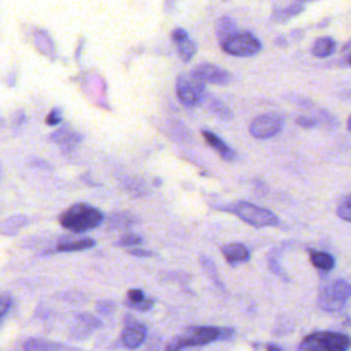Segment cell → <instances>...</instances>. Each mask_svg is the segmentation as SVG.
Instances as JSON below:
<instances>
[{"label":"cell","mask_w":351,"mask_h":351,"mask_svg":"<svg viewBox=\"0 0 351 351\" xmlns=\"http://www.w3.org/2000/svg\"><path fill=\"white\" fill-rule=\"evenodd\" d=\"M103 218L104 215L99 208L88 203H75L60 214L59 223L74 233H84L97 228Z\"/></svg>","instance_id":"cell-1"},{"label":"cell","mask_w":351,"mask_h":351,"mask_svg":"<svg viewBox=\"0 0 351 351\" xmlns=\"http://www.w3.org/2000/svg\"><path fill=\"white\" fill-rule=\"evenodd\" d=\"M230 329H221L214 326H193L185 330L182 335L174 337L166 344V351H181L188 347H196L213 343L219 339L232 336Z\"/></svg>","instance_id":"cell-2"},{"label":"cell","mask_w":351,"mask_h":351,"mask_svg":"<svg viewBox=\"0 0 351 351\" xmlns=\"http://www.w3.org/2000/svg\"><path fill=\"white\" fill-rule=\"evenodd\" d=\"M223 210L234 214L236 217H239L241 221H244L245 223L254 226V228H263V226H277L280 223L278 217L265 208V207H259L256 204H252L250 202H236L232 203L229 206H226Z\"/></svg>","instance_id":"cell-3"},{"label":"cell","mask_w":351,"mask_h":351,"mask_svg":"<svg viewBox=\"0 0 351 351\" xmlns=\"http://www.w3.org/2000/svg\"><path fill=\"white\" fill-rule=\"evenodd\" d=\"M351 340L339 332H314L300 343V351H348Z\"/></svg>","instance_id":"cell-4"},{"label":"cell","mask_w":351,"mask_h":351,"mask_svg":"<svg viewBox=\"0 0 351 351\" xmlns=\"http://www.w3.org/2000/svg\"><path fill=\"white\" fill-rule=\"evenodd\" d=\"M350 298H351V282L339 278L324 285L319 289L317 303L321 310L333 313V311L341 310Z\"/></svg>","instance_id":"cell-5"},{"label":"cell","mask_w":351,"mask_h":351,"mask_svg":"<svg viewBox=\"0 0 351 351\" xmlns=\"http://www.w3.org/2000/svg\"><path fill=\"white\" fill-rule=\"evenodd\" d=\"M176 93L182 104L188 107H195L204 100L206 89L204 84L195 78L191 73H184L180 74L177 78Z\"/></svg>","instance_id":"cell-6"},{"label":"cell","mask_w":351,"mask_h":351,"mask_svg":"<svg viewBox=\"0 0 351 351\" xmlns=\"http://www.w3.org/2000/svg\"><path fill=\"white\" fill-rule=\"evenodd\" d=\"M221 48L233 56H252L258 53L262 48V44L258 37L248 32H236L226 40L221 43Z\"/></svg>","instance_id":"cell-7"},{"label":"cell","mask_w":351,"mask_h":351,"mask_svg":"<svg viewBox=\"0 0 351 351\" xmlns=\"http://www.w3.org/2000/svg\"><path fill=\"white\" fill-rule=\"evenodd\" d=\"M284 126V117L278 112H265L252 119L250 123V133L259 140L271 138L281 132Z\"/></svg>","instance_id":"cell-8"},{"label":"cell","mask_w":351,"mask_h":351,"mask_svg":"<svg viewBox=\"0 0 351 351\" xmlns=\"http://www.w3.org/2000/svg\"><path fill=\"white\" fill-rule=\"evenodd\" d=\"M191 74L197 78L203 84H215V85H226L232 81V74L215 64L211 63H200L197 64Z\"/></svg>","instance_id":"cell-9"},{"label":"cell","mask_w":351,"mask_h":351,"mask_svg":"<svg viewBox=\"0 0 351 351\" xmlns=\"http://www.w3.org/2000/svg\"><path fill=\"white\" fill-rule=\"evenodd\" d=\"M145 337H147V328L140 322H133L126 325L121 335L122 344L129 350L140 347L144 343Z\"/></svg>","instance_id":"cell-10"},{"label":"cell","mask_w":351,"mask_h":351,"mask_svg":"<svg viewBox=\"0 0 351 351\" xmlns=\"http://www.w3.org/2000/svg\"><path fill=\"white\" fill-rule=\"evenodd\" d=\"M171 40L174 41L176 47H177V51H178V55L180 58L184 60V62H189L195 52H196V45L195 43L189 38L188 33L181 29V27H177L171 32Z\"/></svg>","instance_id":"cell-11"},{"label":"cell","mask_w":351,"mask_h":351,"mask_svg":"<svg viewBox=\"0 0 351 351\" xmlns=\"http://www.w3.org/2000/svg\"><path fill=\"white\" fill-rule=\"evenodd\" d=\"M202 136L204 137L207 144L211 148H214L223 160H233L236 158L234 151L222 138H219L215 133H213L210 130H202Z\"/></svg>","instance_id":"cell-12"},{"label":"cell","mask_w":351,"mask_h":351,"mask_svg":"<svg viewBox=\"0 0 351 351\" xmlns=\"http://www.w3.org/2000/svg\"><path fill=\"white\" fill-rule=\"evenodd\" d=\"M99 326H100V321L96 317L86 313L80 314L77 315V324L74 326V330L71 332L73 339H82Z\"/></svg>","instance_id":"cell-13"},{"label":"cell","mask_w":351,"mask_h":351,"mask_svg":"<svg viewBox=\"0 0 351 351\" xmlns=\"http://www.w3.org/2000/svg\"><path fill=\"white\" fill-rule=\"evenodd\" d=\"M222 255L230 265L247 262L250 259V252L244 244L232 243L222 247Z\"/></svg>","instance_id":"cell-14"},{"label":"cell","mask_w":351,"mask_h":351,"mask_svg":"<svg viewBox=\"0 0 351 351\" xmlns=\"http://www.w3.org/2000/svg\"><path fill=\"white\" fill-rule=\"evenodd\" d=\"M335 49H336V43L329 36L317 38L311 47V52L317 58H328L335 52Z\"/></svg>","instance_id":"cell-15"},{"label":"cell","mask_w":351,"mask_h":351,"mask_svg":"<svg viewBox=\"0 0 351 351\" xmlns=\"http://www.w3.org/2000/svg\"><path fill=\"white\" fill-rule=\"evenodd\" d=\"M62 344L47 339H27L23 343V351H62Z\"/></svg>","instance_id":"cell-16"},{"label":"cell","mask_w":351,"mask_h":351,"mask_svg":"<svg viewBox=\"0 0 351 351\" xmlns=\"http://www.w3.org/2000/svg\"><path fill=\"white\" fill-rule=\"evenodd\" d=\"M303 10V4L299 3V1H295V3H289L287 5H280V7H276L274 11H273V19L278 21V22H284L295 15H298L299 12H302Z\"/></svg>","instance_id":"cell-17"},{"label":"cell","mask_w":351,"mask_h":351,"mask_svg":"<svg viewBox=\"0 0 351 351\" xmlns=\"http://www.w3.org/2000/svg\"><path fill=\"white\" fill-rule=\"evenodd\" d=\"M52 140H55L59 145H62L63 149H71L80 141V136L74 130H69L63 128L52 134Z\"/></svg>","instance_id":"cell-18"},{"label":"cell","mask_w":351,"mask_h":351,"mask_svg":"<svg viewBox=\"0 0 351 351\" xmlns=\"http://www.w3.org/2000/svg\"><path fill=\"white\" fill-rule=\"evenodd\" d=\"M310 261L314 267H317L318 270H322V271H329L335 267V258L329 252L311 251Z\"/></svg>","instance_id":"cell-19"},{"label":"cell","mask_w":351,"mask_h":351,"mask_svg":"<svg viewBox=\"0 0 351 351\" xmlns=\"http://www.w3.org/2000/svg\"><path fill=\"white\" fill-rule=\"evenodd\" d=\"M128 306L140 311L148 310L152 306V300L147 299L141 289H130L128 291Z\"/></svg>","instance_id":"cell-20"},{"label":"cell","mask_w":351,"mask_h":351,"mask_svg":"<svg viewBox=\"0 0 351 351\" xmlns=\"http://www.w3.org/2000/svg\"><path fill=\"white\" fill-rule=\"evenodd\" d=\"M236 32H237V26H236L234 21L230 19L229 16H222L218 21V23H217V37H218L219 43H222L223 40H226L228 37H230Z\"/></svg>","instance_id":"cell-21"},{"label":"cell","mask_w":351,"mask_h":351,"mask_svg":"<svg viewBox=\"0 0 351 351\" xmlns=\"http://www.w3.org/2000/svg\"><path fill=\"white\" fill-rule=\"evenodd\" d=\"M95 245L93 239H81V240H74V241H67L62 243L56 247V251L59 252H71V251H82L88 250Z\"/></svg>","instance_id":"cell-22"},{"label":"cell","mask_w":351,"mask_h":351,"mask_svg":"<svg viewBox=\"0 0 351 351\" xmlns=\"http://www.w3.org/2000/svg\"><path fill=\"white\" fill-rule=\"evenodd\" d=\"M34 41H36V45L38 48V51L47 56H52L53 52H55V48H53V44L49 38V36L43 32V30H36L34 33Z\"/></svg>","instance_id":"cell-23"},{"label":"cell","mask_w":351,"mask_h":351,"mask_svg":"<svg viewBox=\"0 0 351 351\" xmlns=\"http://www.w3.org/2000/svg\"><path fill=\"white\" fill-rule=\"evenodd\" d=\"M25 217H12V218H8L7 221H4L1 225H0V232L4 233V234H15L18 232L19 228H22L26 221Z\"/></svg>","instance_id":"cell-24"},{"label":"cell","mask_w":351,"mask_h":351,"mask_svg":"<svg viewBox=\"0 0 351 351\" xmlns=\"http://www.w3.org/2000/svg\"><path fill=\"white\" fill-rule=\"evenodd\" d=\"M337 215H339L341 219H344V221H347V222H351V195L347 196V197H344V199L340 202V204H339V207H337Z\"/></svg>","instance_id":"cell-25"},{"label":"cell","mask_w":351,"mask_h":351,"mask_svg":"<svg viewBox=\"0 0 351 351\" xmlns=\"http://www.w3.org/2000/svg\"><path fill=\"white\" fill-rule=\"evenodd\" d=\"M141 241H143V239H141L138 234H136V233H126V234H123V236L118 240L117 245H121V247H129V245L140 244Z\"/></svg>","instance_id":"cell-26"},{"label":"cell","mask_w":351,"mask_h":351,"mask_svg":"<svg viewBox=\"0 0 351 351\" xmlns=\"http://www.w3.org/2000/svg\"><path fill=\"white\" fill-rule=\"evenodd\" d=\"M11 304H12V299L8 293L0 295V324H1L3 318L7 315V313L10 311Z\"/></svg>","instance_id":"cell-27"},{"label":"cell","mask_w":351,"mask_h":351,"mask_svg":"<svg viewBox=\"0 0 351 351\" xmlns=\"http://www.w3.org/2000/svg\"><path fill=\"white\" fill-rule=\"evenodd\" d=\"M210 108H211V110H215V112H217L221 118H229V117H230V112L228 111V108H226L223 104H221L219 101H217V100H211Z\"/></svg>","instance_id":"cell-28"},{"label":"cell","mask_w":351,"mask_h":351,"mask_svg":"<svg viewBox=\"0 0 351 351\" xmlns=\"http://www.w3.org/2000/svg\"><path fill=\"white\" fill-rule=\"evenodd\" d=\"M60 121H62V114H60V110H59V108H53V110L47 115V118H45V123H47V125H51V126L58 125Z\"/></svg>","instance_id":"cell-29"},{"label":"cell","mask_w":351,"mask_h":351,"mask_svg":"<svg viewBox=\"0 0 351 351\" xmlns=\"http://www.w3.org/2000/svg\"><path fill=\"white\" fill-rule=\"evenodd\" d=\"M296 123L303 128H313L317 125V122L313 118H307V117H298Z\"/></svg>","instance_id":"cell-30"},{"label":"cell","mask_w":351,"mask_h":351,"mask_svg":"<svg viewBox=\"0 0 351 351\" xmlns=\"http://www.w3.org/2000/svg\"><path fill=\"white\" fill-rule=\"evenodd\" d=\"M128 254L133 255V256H152L154 252L152 251H147V250H138V248H132L128 251Z\"/></svg>","instance_id":"cell-31"},{"label":"cell","mask_w":351,"mask_h":351,"mask_svg":"<svg viewBox=\"0 0 351 351\" xmlns=\"http://www.w3.org/2000/svg\"><path fill=\"white\" fill-rule=\"evenodd\" d=\"M347 128H348V130L351 132V117L348 118V122H347Z\"/></svg>","instance_id":"cell-32"},{"label":"cell","mask_w":351,"mask_h":351,"mask_svg":"<svg viewBox=\"0 0 351 351\" xmlns=\"http://www.w3.org/2000/svg\"><path fill=\"white\" fill-rule=\"evenodd\" d=\"M348 63L351 64V55H350V58H348Z\"/></svg>","instance_id":"cell-33"}]
</instances>
